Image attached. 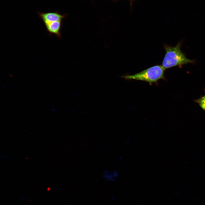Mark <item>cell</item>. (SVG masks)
I'll return each instance as SVG.
<instances>
[{
    "instance_id": "obj_3",
    "label": "cell",
    "mask_w": 205,
    "mask_h": 205,
    "mask_svg": "<svg viewBox=\"0 0 205 205\" xmlns=\"http://www.w3.org/2000/svg\"><path fill=\"white\" fill-rule=\"evenodd\" d=\"M37 13L44 24L55 21H62L66 16L64 15H61L57 11L45 13L37 11Z\"/></svg>"
},
{
    "instance_id": "obj_5",
    "label": "cell",
    "mask_w": 205,
    "mask_h": 205,
    "mask_svg": "<svg viewBox=\"0 0 205 205\" xmlns=\"http://www.w3.org/2000/svg\"><path fill=\"white\" fill-rule=\"evenodd\" d=\"M118 176V173L116 171L112 170H107L104 171L103 175V177L108 181H115Z\"/></svg>"
},
{
    "instance_id": "obj_2",
    "label": "cell",
    "mask_w": 205,
    "mask_h": 205,
    "mask_svg": "<svg viewBox=\"0 0 205 205\" xmlns=\"http://www.w3.org/2000/svg\"><path fill=\"white\" fill-rule=\"evenodd\" d=\"M165 70L162 65H156L135 74L124 75L121 77L126 79L142 81L151 83L164 77Z\"/></svg>"
},
{
    "instance_id": "obj_1",
    "label": "cell",
    "mask_w": 205,
    "mask_h": 205,
    "mask_svg": "<svg viewBox=\"0 0 205 205\" xmlns=\"http://www.w3.org/2000/svg\"><path fill=\"white\" fill-rule=\"evenodd\" d=\"M181 46L180 42L174 47L166 45H164L166 53L162 62V66L165 69L194 62V60H189L186 57L181 50Z\"/></svg>"
},
{
    "instance_id": "obj_4",
    "label": "cell",
    "mask_w": 205,
    "mask_h": 205,
    "mask_svg": "<svg viewBox=\"0 0 205 205\" xmlns=\"http://www.w3.org/2000/svg\"><path fill=\"white\" fill-rule=\"evenodd\" d=\"M50 35H55L58 38L62 37V21H55L44 24Z\"/></svg>"
},
{
    "instance_id": "obj_6",
    "label": "cell",
    "mask_w": 205,
    "mask_h": 205,
    "mask_svg": "<svg viewBox=\"0 0 205 205\" xmlns=\"http://www.w3.org/2000/svg\"><path fill=\"white\" fill-rule=\"evenodd\" d=\"M195 102L198 103L200 106L204 110H205V95L196 100Z\"/></svg>"
}]
</instances>
